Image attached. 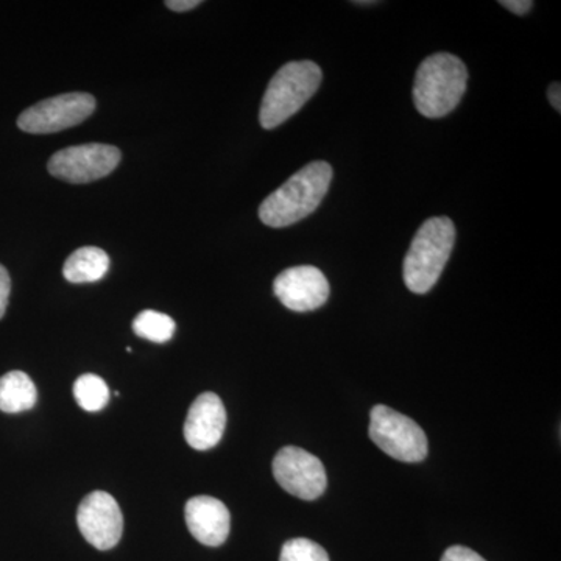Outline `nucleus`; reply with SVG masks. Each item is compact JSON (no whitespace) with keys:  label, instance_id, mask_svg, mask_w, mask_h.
Here are the masks:
<instances>
[{"label":"nucleus","instance_id":"7","mask_svg":"<svg viewBox=\"0 0 561 561\" xmlns=\"http://www.w3.org/2000/svg\"><path fill=\"white\" fill-rule=\"evenodd\" d=\"M122 153L106 144H83L57 151L47 169L55 179L72 184H87L105 179L116 171Z\"/></svg>","mask_w":561,"mask_h":561},{"label":"nucleus","instance_id":"3","mask_svg":"<svg viewBox=\"0 0 561 561\" xmlns=\"http://www.w3.org/2000/svg\"><path fill=\"white\" fill-rule=\"evenodd\" d=\"M456 243V227L448 217H432L421 225L404 260V283L413 294H427L437 284Z\"/></svg>","mask_w":561,"mask_h":561},{"label":"nucleus","instance_id":"8","mask_svg":"<svg viewBox=\"0 0 561 561\" xmlns=\"http://www.w3.org/2000/svg\"><path fill=\"white\" fill-rule=\"evenodd\" d=\"M273 476L280 489L305 501L317 500L328 485L327 471L319 457L297 446H286L276 454Z\"/></svg>","mask_w":561,"mask_h":561},{"label":"nucleus","instance_id":"18","mask_svg":"<svg viewBox=\"0 0 561 561\" xmlns=\"http://www.w3.org/2000/svg\"><path fill=\"white\" fill-rule=\"evenodd\" d=\"M442 561H486L478 552L465 546H451L443 553Z\"/></svg>","mask_w":561,"mask_h":561},{"label":"nucleus","instance_id":"11","mask_svg":"<svg viewBox=\"0 0 561 561\" xmlns=\"http://www.w3.org/2000/svg\"><path fill=\"white\" fill-rule=\"evenodd\" d=\"M227 426V411L216 393H203L187 412L184 438L191 448L208 451L219 445Z\"/></svg>","mask_w":561,"mask_h":561},{"label":"nucleus","instance_id":"16","mask_svg":"<svg viewBox=\"0 0 561 561\" xmlns=\"http://www.w3.org/2000/svg\"><path fill=\"white\" fill-rule=\"evenodd\" d=\"M73 397L83 411L99 412L108 404L110 390L98 375H83L73 383Z\"/></svg>","mask_w":561,"mask_h":561},{"label":"nucleus","instance_id":"19","mask_svg":"<svg viewBox=\"0 0 561 561\" xmlns=\"http://www.w3.org/2000/svg\"><path fill=\"white\" fill-rule=\"evenodd\" d=\"M11 291V279L9 272L3 265H0V319L5 316L7 306H9Z\"/></svg>","mask_w":561,"mask_h":561},{"label":"nucleus","instance_id":"13","mask_svg":"<svg viewBox=\"0 0 561 561\" xmlns=\"http://www.w3.org/2000/svg\"><path fill=\"white\" fill-rule=\"evenodd\" d=\"M110 256L98 247H83L66 260L62 276L72 284L98 283L108 273Z\"/></svg>","mask_w":561,"mask_h":561},{"label":"nucleus","instance_id":"2","mask_svg":"<svg viewBox=\"0 0 561 561\" xmlns=\"http://www.w3.org/2000/svg\"><path fill=\"white\" fill-rule=\"evenodd\" d=\"M468 87V69L459 57L434 54L421 62L413 84L416 110L430 119H438L459 105Z\"/></svg>","mask_w":561,"mask_h":561},{"label":"nucleus","instance_id":"15","mask_svg":"<svg viewBox=\"0 0 561 561\" xmlns=\"http://www.w3.org/2000/svg\"><path fill=\"white\" fill-rule=\"evenodd\" d=\"M176 324L172 317L157 311H144L133 321V331L140 339L153 343L171 341L175 334Z\"/></svg>","mask_w":561,"mask_h":561},{"label":"nucleus","instance_id":"17","mask_svg":"<svg viewBox=\"0 0 561 561\" xmlns=\"http://www.w3.org/2000/svg\"><path fill=\"white\" fill-rule=\"evenodd\" d=\"M279 561H330L328 552L308 538H294L284 542Z\"/></svg>","mask_w":561,"mask_h":561},{"label":"nucleus","instance_id":"20","mask_svg":"<svg viewBox=\"0 0 561 561\" xmlns=\"http://www.w3.org/2000/svg\"><path fill=\"white\" fill-rule=\"evenodd\" d=\"M501 5L511 10L512 13L524 16V14L529 13L531 7H534V2H531V0H502Z\"/></svg>","mask_w":561,"mask_h":561},{"label":"nucleus","instance_id":"21","mask_svg":"<svg viewBox=\"0 0 561 561\" xmlns=\"http://www.w3.org/2000/svg\"><path fill=\"white\" fill-rule=\"evenodd\" d=\"M198 5H202L201 0H168L165 2L169 10L179 11V13L197 9Z\"/></svg>","mask_w":561,"mask_h":561},{"label":"nucleus","instance_id":"5","mask_svg":"<svg viewBox=\"0 0 561 561\" xmlns=\"http://www.w3.org/2000/svg\"><path fill=\"white\" fill-rule=\"evenodd\" d=\"M368 434L387 456L405 463L424 460L430 451L426 434L419 424L387 405L371 409Z\"/></svg>","mask_w":561,"mask_h":561},{"label":"nucleus","instance_id":"22","mask_svg":"<svg viewBox=\"0 0 561 561\" xmlns=\"http://www.w3.org/2000/svg\"><path fill=\"white\" fill-rule=\"evenodd\" d=\"M561 92H560V83H552L551 88H549V101H551L553 108L557 111H561Z\"/></svg>","mask_w":561,"mask_h":561},{"label":"nucleus","instance_id":"12","mask_svg":"<svg viewBox=\"0 0 561 561\" xmlns=\"http://www.w3.org/2000/svg\"><path fill=\"white\" fill-rule=\"evenodd\" d=\"M187 529L202 545L217 548L227 541L231 529V515L224 502L210 496H195L184 508Z\"/></svg>","mask_w":561,"mask_h":561},{"label":"nucleus","instance_id":"1","mask_svg":"<svg viewBox=\"0 0 561 561\" xmlns=\"http://www.w3.org/2000/svg\"><path fill=\"white\" fill-rule=\"evenodd\" d=\"M331 181L332 168L327 161L305 165L262 202V224L271 228H286L311 216L328 194Z\"/></svg>","mask_w":561,"mask_h":561},{"label":"nucleus","instance_id":"4","mask_svg":"<svg viewBox=\"0 0 561 561\" xmlns=\"http://www.w3.org/2000/svg\"><path fill=\"white\" fill-rule=\"evenodd\" d=\"M323 73L317 62L291 61L273 76L262 99L260 122L265 130L279 127L319 90Z\"/></svg>","mask_w":561,"mask_h":561},{"label":"nucleus","instance_id":"6","mask_svg":"<svg viewBox=\"0 0 561 561\" xmlns=\"http://www.w3.org/2000/svg\"><path fill=\"white\" fill-rule=\"evenodd\" d=\"M95 111V99L88 92H68L38 102L21 114L18 127L31 135H50L77 127Z\"/></svg>","mask_w":561,"mask_h":561},{"label":"nucleus","instance_id":"10","mask_svg":"<svg viewBox=\"0 0 561 561\" xmlns=\"http://www.w3.org/2000/svg\"><path fill=\"white\" fill-rule=\"evenodd\" d=\"M273 291L290 311L309 312L316 311L328 301L330 283L319 268L298 265L276 276Z\"/></svg>","mask_w":561,"mask_h":561},{"label":"nucleus","instance_id":"14","mask_svg":"<svg viewBox=\"0 0 561 561\" xmlns=\"http://www.w3.org/2000/svg\"><path fill=\"white\" fill-rule=\"evenodd\" d=\"M38 401V390L24 371H10L0 378V411L21 413L31 411Z\"/></svg>","mask_w":561,"mask_h":561},{"label":"nucleus","instance_id":"9","mask_svg":"<svg viewBox=\"0 0 561 561\" xmlns=\"http://www.w3.org/2000/svg\"><path fill=\"white\" fill-rule=\"evenodd\" d=\"M77 524L84 540L99 551L113 549L124 531L119 504L105 491H94L81 501Z\"/></svg>","mask_w":561,"mask_h":561},{"label":"nucleus","instance_id":"23","mask_svg":"<svg viewBox=\"0 0 561 561\" xmlns=\"http://www.w3.org/2000/svg\"><path fill=\"white\" fill-rule=\"evenodd\" d=\"M356 3V5H373V3H376V2H359V0H357V2H354Z\"/></svg>","mask_w":561,"mask_h":561}]
</instances>
